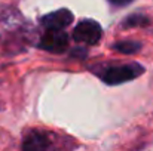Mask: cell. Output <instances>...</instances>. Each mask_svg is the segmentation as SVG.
I'll use <instances>...</instances> for the list:
<instances>
[{"label": "cell", "mask_w": 153, "mask_h": 151, "mask_svg": "<svg viewBox=\"0 0 153 151\" xmlns=\"http://www.w3.org/2000/svg\"><path fill=\"white\" fill-rule=\"evenodd\" d=\"M68 36L64 31H46L40 40V48L52 53H61L67 49Z\"/></svg>", "instance_id": "cell-4"}, {"label": "cell", "mask_w": 153, "mask_h": 151, "mask_svg": "<svg viewBox=\"0 0 153 151\" xmlns=\"http://www.w3.org/2000/svg\"><path fill=\"white\" fill-rule=\"evenodd\" d=\"M114 49L120 53H126V55H131V53H135L137 50H140L141 45L138 42H131V40H126V42H117L114 46Z\"/></svg>", "instance_id": "cell-6"}, {"label": "cell", "mask_w": 153, "mask_h": 151, "mask_svg": "<svg viewBox=\"0 0 153 151\" xmlns=\"http://www.w3.org/2000/svg\"><path fill=\"white\" fill-rule=\"evenodd\" d=\"M51 141L46 133L40 130H33L28 133L22 142V151H48Z\"/></svg>", "instance_id": "cell-5"}, {"label": "cell", "mask_w": 153, "mask_h": 151, "mask_svg": "<svg viewBox=\"0 0 153 151\" xmlns=\"http://www.w3.org/2000/svg\"><path fill=\"white\" fill-rule=\"evenodd\" d=\"M73 21V13L68 9H59L45 15L40 19V24L46 28V31H62L67 25H70Z\"/></svg>", "instance_id": "cell-3"}, {"label": "cell", "mask_w": 153, "mask_h": 151, "mask_svg": "<svg viewBox=\"0 0 153 151\" xmlns=\"http://www.w3.org/2000/svg\"><path fill=\"white\" fill-rule=\"evenodd\" d=\"M111 4H114V6H126V4H129L132 0H108Z\"/></svg>", "instance_id": "cell-8"}, {"label": "cell", "mask_w": 153, "mask_h": 151, "mask_svg": "<svg viewBox=\"0 0 153 151\" xmlns=\"http://www.w3.org/2000/svg\"><path fill=\"white\" fill-rule=\"evenodd\" d=\"M144 73V68L140 64H125V65H116L104 68L100 73V77L107 85H120L129 80H134L135 77L141 76Z\"/></svg>", "instance_id": "cell-1"}, {"label": "cell", "mask_w": 153, "mask_h": 151, "mask_svg": "<svg viewBox=\"0 0 153 151\" xmlns=\"http://www.w3.org/2000/svg\"><path fill=\"white\" fill-rule=\"evenodd\" d=\"M149 19L143 15H131L123 21V27H137V25H146Z\"/></svg>", "instance_id": "cell-7"}, {"label": "cell", "mask_w": 153, "mask_h": 151, "mask_svg": "<svg viewBox=\"0 0 153 151\" xmlns=\"http://www.w3.org/2000/svg\"><path fill=\"white\" fill-rule=\"evenodd\" d=\"M102 34V30L100 24L92 19H83L80 21L74 31H73V39L79 43H86V45H95L100 42Z\"/></svg>", "instance_id": "cell-2"}]
</instances>
